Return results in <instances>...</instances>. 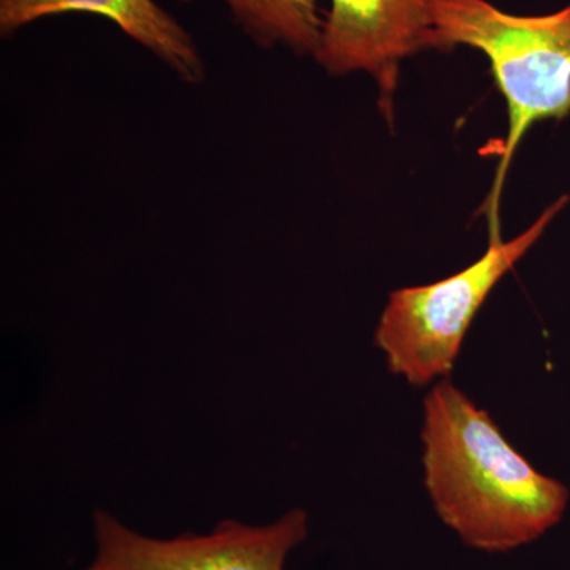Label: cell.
Wrapping results in <instances>:
<instances>
[{
	"label": "cell",
	"mask_w": 570,
	"mask_h": 570,
	"mask_svg": "<svg viewBox=\"0 0 570 570\" xmlns=\"http://www.w3.org/2000/svg\"><path fill=\"white\" fill-rule=\"evenodd\" d=\"M423 412L428 497L464 546L508 553L560 523L568 487L528 463L489 412L449 379L431 389Z\"/></svg>",
	"instance_id": "6da1fadb"
},
{
	"label": "cell",
	"mask_w": 570,
	"mask_h": 570,
	"mask_svg": "<svg viewBox=\"0 0 570 570\" xmlns=\"http://www.w3.org/2000/svg\"><path fill=\"white\" fill-rule=\"evenodd\" d=\"M430 50L474 48L489 58L508 104L509 130L489 202L490 235L499 230V198L524 135L570 115V3L557 13L519 17L487 0H428Z\"/></svg>",
	"instance_id": "7a4b0ae2"
},
{
	"label": "cell",
	"mask_w": 570,
	"mask_h": 570,
	"mask_svg": "<svg viewBox=\"0 0 570 570\" xmlns=\"http://www.w3.org/2000/svg\"><path fill=\"white\" fill-rule=\"evenodd\" d=\"M568 197L549 206L523 234L490 236L487 253L463 272L434 284L400 288L389 296L374 343L390 371L415 387L449 379L480 307L517 262L539 242Z\"/></svg>",
	"instance_id": "3957f363"
},
{
	"label": "cell",
	"mask_w": 570,
	"mask_h": 570,
	"mask_svg": "<svg viewBox=\"0 0 570 570\" xmlns=\"http://www.w3.org/2000/svg\"><path fill=\"white\" fill-rule=\"evenodd\" d=\"M92 523L96 554L85 570H284L309 531L302 509L262 527L224 520L208 534L171 539L140 534L104 510L94 512Z\"/></svg>",
	"instance_id": "277c9868"
},
{
	"label": "cell",
	"mask_w": 570,
	"mask_h": 570,
	"mask_svg": "<svg viewBox=\"0 0 570 570\" xmlns=\"http://www.w3.org/2000/svg\"><path fill=\"white\" fill-rule=\"evenodd\" d=\"M314 58L330 75L366 71L392 115L401 62L430 50L428 0H330Z\"/></svg>",
	"instance_id": "5b68a950"
},
{
	"label": "cell",
	"mask_w": 570,
	"mask_h": 570,
	"mask_svg": "<svg viewBox=\"0 0 570 570\" xmlns=\"http://www.w3.org/2000/svg\"><path fill=\"white\" fill-rule=\"evenodd\" d=\"M63 13L108 18L130 39L153 52L189 85H200L206 67L193 36L156 0H0L2 37Z\"/></svg>",
	"instance_id": "8992f818"
},
{
	"label": "cell",
	"mask_w": 570,
	"mask_h": 570,
	"mask_svg": "<svg viewBox=\"0 0 570 570\" xmlns=\"http://www.w3.org/2000/svg\"><path fill=\"white\" fill-rule=\"evenodd\" d=\"M235 24L262 48L277 45L296 55H314L321 40L322 18L317 0H219Z\"/></svg>",
	"instance_id": "52a82bcc"
}]
</instances>
